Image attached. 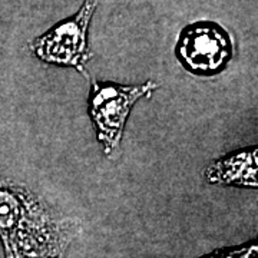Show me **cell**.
<instances>
[{
	"mask_svg": "<svg viewBox=\"0 0 258 258\" xmlns=\"http://www.w3.org/2000/svg\"><path fill=\"white\" fill-rule=\"evenodd\" d=\"M176 56L191 74L198 76L220 74L232 56L231 37L217 23H191L179 35Z\"/></svg>",
	"mask_w": 258,
	"mask_h": 258,
	"instance_id": "obj_4",
	"label": "cell"
},
{
	"mask_svg": "<svg viewBox=\"0 0 258 258\" xmlns=\"http://www.w3.org/2000/svg\"><path fill=\"white\" fill-rule=\"evenodd\" d=\"M204 258H257V244L254 242L241 248L217 251L212 255Z\"/></svg>",
	"mask_w": 258,
	"mask_h": 258,
	"instance_id": "obj_6",
	"label": "cell"
},
{
	"mask_svg": "<svg viewBox=\"0 0 258 258\" xmlns=\"http://www.w3.org/2000/svg\"><path fill=\"white\" fill-rule=\"evenodd\" d=\"M76 234L23 184L0 176V238L6 258H63Z\"/></svg>",
	"mask_w": 258,
	"mask_h": 258,
	"instance_id": "obj_1",
	"label": "cell"
},
{
	"mask_svg": "<svg viewBox=\"0 0 258 258\" xmlns=\"http://www.w3.org/2000/svg\"><path fill=\"white\" fill-rule=\"evenodd\" d=\"M258 152L248 148L217 159L204 171V178L211 184L257 188Z\"/></svg>",
	"mask_w": 258,
	"mask_h": 258,
	"instance_id": "obj_5",
	"label": "cell"
},
{
	"mask_svg": "<svg viewBox=\"0 0 258 258\" xmlns=\"http://www.w3.org/2000/svg\"><path fill=\"white\" fill-rule=\"evenodd\" d=\"M96 10L95 0H86L72 18L59 22L32 43L33 53L43 62L74 68L85 75V64L92 57L88 30Z\"/></svg>",
	"mask_w": 258,
	"mask_h": 258,
	"instance_id": "obj_3",
	"label": "cell"
},
{
	"mask_svg": "<svg viewBox=\"0 0 258 258\" xmlns=\"http://www.w3.org/2000/svg\"><path fill=\"white\" fill-rule=\"evenodd\" d=\"M158 83L148 81L142 85H118L93 81L89 93V115L96 137L105 155H112L119 149L123 128L132 106L141 99L151 96Z\"/></svg>",
	"mask_w": 258,
	"mask_h": 258,
	"instance_id": "obj_2",
	"label": "cell"
}]
</instances>
